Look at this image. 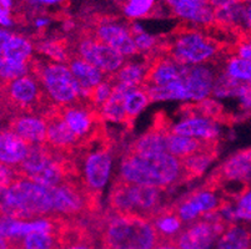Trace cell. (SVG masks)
<instances>
[{"label":"cell","mask_w":251,"mask_h":249,"mask_svg":"<svg viewBox=\"0 0 251 249\" xmlns=\"http://www.w3.org/2000/svg\"><path fill=\"white\" fill-rule=\"evenodd\" d=\"M1 58L29 64L33 59V44L30 40L22 35L11 34L10 38L1 44Z\"/></svg>","instance_id":"obj_25"},{"label":"cell","mask_w":251,"mask_h":249,"mask_svg":"<svg viewBox=\"0 0 251 249\" xmlns=\"http://www.w3.org/2000/svg\"><path fill=\"white\" fill-rule=\"evenodd\" d=\"M219 141H207L195 137L179 136L173 134L168 136V152L179 159L199 154L202 151H218Z\"/></svg>","instance_id":"obj_20"},{"label":"cell","mask_w":251,"mask_h":249,"mask_svg":"<svg viewBox=\"0 0 251 249\" xmlns=\"http://www.w3.org/2000/svg\"><path fill=\"white\" fill-rule=\"evenodd\" d=\"M29 72L39 80L58 106H68L86 100L72 70L65 64L33 58L29 63Z\"/></svg>","instance_id":"obj_7"},{"label":"cell","mask_w":251,"mask_h":249,"mask_svg":"<svg viewBox=\"0 0 251 249\" xmlns=\"http://www.w3.org/2000/svg\"><path fill=\"white\" fill-rule=\"evenodd\" d=\"M114 88H115V86H114L113 82L109 80V77H106L101 84H99L97 88L93 89V90L86 95V100L100 111L101 107L104 106L105 102L108 101L109 97H110L111 93H113Z\"/></svg>","instance_id":"obj_33"},{"label":"cell","mask_w":251,"mask_h":249,"mask_svg":"<svg viewBox=\"0 0 251 249\" xmlns=\"http://www.w3.org/2000/svg\"><path fill=\"white\" fill-rule=\"evenodd\" d=\"M34 24H35V26L38 27V29H42V27L48 26V24H49V19L45 17H38L35 20H34Z\"/></svg>","instance_id":"obj_42"},{"label":"cell","mask_w":251,"mask_h":249,"mask_svg":"<svg viewBox=\"0 0 251 249\" xmlns=\"http://www.w3.org/2000/svg\"><path fill=\"white\" fill-rule=\"evenodd\" d=\"M243 1H244V3H245V4H250V3H251V0H243Z\"/></svg>","instance_id":"obj_45"},{"label":"cell","mask_w":251,"mask_h":249,"mask_svg":"<svg viewBox=\"0 0 251 249\" xmlns=\"http://www.w3.org/2000/svg\"><path fill=\"white\" fill-rule=\"evenodd\" d=\"M1 216L17 221L55 218L51 189L18 176L1 188Z\"/></svg>","instance_id":"obj_2"},{"label":"cell","mask_w":251,"mask_h":249,"mask_svg":"<svg viewBox=\"0 0 251 249\" xmlns=\"http://www.w3.org/2000/svg\"><path fill=\"white\" fill-rule=\"evenodd\" d=\"M0 9H6V10H11L13 8V0H0Z\"/></svg>","instance_id":"obj_43"},{"label":"cell","mask_w":251,"mask_h":249,"mask_svg":"<svg viewBox=\"0 0 251 249\" xmlns=\"http://www.w3.org/2000/svg\"><path fill=\"white\" fill-rule=\"evenodd\" d=\"M151 222L160 237V242H174L184 228V222L175 211L174 205L163 207L152 217Z\"/></svg>","instance_id":"obj_22"},{"label":"cell","mask_w":251,"mask_h":249,"mask_svg":"<svg viewBox=\"0 0 251 249\" xmlns=\"http://www.w3.org/2000/svg\"><path fill=\"white\" fill-rule=\"evenodd\" d=\"M214 249H251V230L246 226L229 223Z\"/></svg>","instance_id":"obj_23"},{"label":"cell","mask_w":251,"mask_h":249,"mask_svg":"<svg viewBox=\"0 0 251 249\" xmlns=\"http://www.w3.org/2000/svg\"><path fill=\"white\" fill-rule=\"evenodd\" d=\"M1 105L4 118L17 115L43 117L56 106L39 80L30 72L19 79L1 82Z\"/></svg>","instance_id":"obj_6"},{"label":"cell","mask_w":251,"mask_h":249,"mask_svg":"<svg viewBox=\"0 0 251 249\" xmlns=\"http://www.w3.org/2000/svg\"><path fill=\"white\" fill-rule=\"evenodd\" d=\"M13 17H11V11L6 9H0V24L1 26L8 27L13 25Z\"/></svg>","instance_id":"obj_40"},{"label":"cell","mask_w":251,"mask_h":249,"mask_svg":"<svg viewBox=\"0 0 251 249\" xmlns=\"http://www.w3.org/2000/svg\"><path fill=\"white\" fill-rule=\"evenodd\" d=\"M168 189L130 183L116 178L109 192L108 212L119 216H136L151 221L163 207Z\"/></svg>","instance_id":"obj_5"},{"label":"cell","mask_w":251,"mask_h":249,"mask_svg":"<svg viewBox=\"0 0 251 249\" xmlns=\"http://www.w3.org/2000/svg\"><path fill=\"white\" fill-rule=\"evenodd\" d=\"M122 9L129 19H143L156 15L159 0H122Z\"/></svg>","instance_id":"obj_30"},{"label":"cell","mask_w":251,"mask_h":249,"mask_svg":"<svg viewBox=\"0 0 251 249\" xmlns=\"http://www.w3.org/2000/svg\"><path fill=\"white\" fill-rule=\"evenodd\" d=\"M4 129L18 135L29 145H43L47 142V123L44 118L33 115H17L8 118Z\"/></svg>","instance_id":"obj_16"},{"label":"cell","mask_w":251,"mask_h":249,"mask_svg":"<svg viewBox=\"0 0 251 249\" xmlns=\"http://www.w3.org/2000/svg\"><path fill=\"white\" fill-rule=\"evenodd\" d=\"M0 145H1V164L11 168L18 167L26 158L31 146L20 138L18 135L6 129H3L1 131Z\"/></svg>","instance_id":"obj_21"},{"label":"cell","mask_w":251,"mask_h":249,"mask_svg":"<svg viewBox=\"0 0 251 249\" xmlns=\"http://www.w3.org/2000/svg\"><path fill=\"white\" fill-rule=\"evenodd\" d=\"M149 102H151L149 95L140 86L129 90V92L126 93V97H125V109H126V125L125 126L127 129H133L136 116L148 106Z\"/></svg>","instance_id":"obj_29"},{"label":"cell","mask_w":251,"mask_h":249,"mask_svg":"<svg viewBox=\"0 0 251 249\" xmlns=\"http://www.w3.org/2000/svg\"><path fill=\"white\" fill-rule=\"evenodd\" d=\"M36 49L42 54L47 55L56 63L67 64L73 52L69 51V45L65 40H51L45 41L36 46Z\"/></svg>","instance_id":"obj_32"},{"label":"cell","mask_w":251,"mask_h":249,"mask_svg":"<svg viewBox=\"0 0 251 249\" xmlns=\"http://www.w3.org/2000/svg\"><path fill=\"white\" fill-rule=\"evenodd\" d=\"M25 1L33 8H39L42 5H59V4L65 3L67 0H25Z\"/></svg>","instance_id":"obj_38"},{"label":"cell","mask_w":251,"mask_h":249,"mask_svg":"<svg viewBox=\"0 0 251 249\" xmlns=\"http://www.w3.org/2000/svg\"><path fill=\"white\" fill-rule=\"evenodd\" d=\"M93 35L124 56H131L140 52L130 31V26L119 24L115 20H100L93 30Z\"/></svg>","instance_id":"obj_14"},{"label":"cell","mask_w":251,"mask_h":249,"mask_svg":"<svg viewBox=\"0 0 251 249\" xmlns=\"http://www.w3.org/2000/svg\"><path fill=\"white\" fill-rule=\"evenodd\" d=\"M229 223L221 212H211L182 228L174 242L180 249H214Z\"/></svg>","instance_id":"obj_8"},{"label":"cell","mask_w":251,"mask_h":249,"mask_svg":"<svg viewBox=\"0 0 251 249\" xmlns=\"http://www.w3.org/2000/svg\"><path fill=\"white\" fill-rule=\"evenodd\" d=\"M179 113L181 115V120L173 125V134L207 141H219L218 122L196 115L190 105H182Z\"/></svg>","instance_id":"obj_15"},{"label":"cell","mask_w":251,"mask_h":249,"mask_svg":"<svg viewBox=\"0 0 251 249\" xmlns=\"http://www.w3.org/2000/svg\"><path fill=\"white\" fill-rule=\"evenodd\" d=\"M215 80L213 70L206 65L188 66L184 75V84L188 92V100L201 101L206 99V96L213 93Z\"/></svg>","instance_id":"obj_18"},{"label":"cell","mask_w":251,"mask_h":249,"mask_svg":"<svg viewBox=\"0 0 251 249\" xmlns=\"http://www.w3.org/2000/svg\"><path fill=\"white\" fill-rule=\"evenodd\" d=\"M216 156H218V151H202L181 159L188 182L193 181L196 177H200L205 172L207 166L216 158Z\"/></svg>","instance_id":"obj_28"},{"label":"cell","mask_w":251,"mask_h":249,"mask_svg":"<svg viewBox=\"0 0 251 249\" xmlns=\"http://www.w3.org/2000/svg\"><path fill=\"white\" fill-rule=\"evenodd\" d=\"M225 202L226 198H219L215 191H210L201 186L173 205L182 222L189 225L211 212H220Z\"/></svg>","instance_id":"obj_11"},{"label":"cell","mask_w":251,"mask_h":249,"mask_svg":"<svg viewBox=\"0 0 251 249\" xmlns=\"http://www.w3.org/2000/svg\"><path fill=\"white\" fill-rule=\"evenodd\" d=\"M47 123V145L65 155H77L81 151V145L67 122L64 121L59 106L52 107L43 116Z\"/></svg>","instance_id":"obj_13"},{"label":"cell","mask_w":251,"mask_h":249,"mask_svg":"<svg viewBox=\"0 0 251 249\" xmlns=\"http://www.w3.org/2000/svg\"><path fill=\"white\" fill-rule=\"evenodd\" d=\"M163 1H164V3L166 4V5H169V4L173 3V1H174V0H163Z\"/></svg>","instance_id":"obj_44"},{"label":"cell","mask_w":251,"mask_h":249,"mask_svg":"<svg viewBox=\"0 0 251 249\" xmlns=\"http://www.w3.org/2000/svg\"><path fill=\"white\" fill-rule=\"evenodd\" d=\"M155 50L184 66L202 65L231 55V46L193 27L176 30L170 40L159 43Z\"/></svg>","instance_id":"obj_3"},{"label":"cell","mask_w":251,"mask_h":249,"mask_svg":"<svg viewBox=\"0 0 251 249\" xmlns=\"http://www.w3.org/2000/svg\"><path fill=\"white\" fill-rule=\"evenodd\" d=\"M101 243L105 249H152L160 243L150 219L136 216H104Z\"/></svg>","instance_id":"obj_4"},{"label":"cell","mask_w":251,"mask_h":249,"mask_svg":"<svg viewBox=\"0 0 251 249\" xmlns=\"http://www.w3.org/2000/svg\"><path fill=\"white\" fill-rule=\"evenodd\" d=\"M148 68V60L144 63H129L123 66L120 70L111 74L109 77L114 86L123 85L129 89H136L141 85Z\"/></svg>","instance_id":"obj_26"},{"label":"cell","mask_w":251,"mask_h":249,"mask_svg":"<svg viewBox=\"0 0 251 249\" xmlns=\"http://www.w3.org/2000/svg\"><path fill=\"white\" fill-rule=\"evenodd\" d=\"M152 249H180L179 247L175 244V242H160L155 248Z\"/></svg>","instance_id":"obj_41"},{"label":"cell","mask_w":251,"mask_h":249,"mask_svg":"<svg viewBox=\"0 0 251 249\" xmlns=\"http://www.w3.org/2000/svg\"><path fill=\"white\" fill-rule=\"evenodd\" d=\"M108 136L85 150L86 156L84 157L83 170H81L84 183L88 186L89 189L98 193H101L102 188L108 182L111 168L113 143L110 142Z\"/></svg>","instance_id":"obj_9"},{"label":"cell","mask_w":251,"mask_h":249,"mask_svg":"<svg viewBox=\"0 0 251 249\" xmlns=\"http://www.w3.org/2000/svg\"><path fill=\"white\" fill-rule=\"evenodd\" d=\"M240 1H243V0H210V4L214 8V10H218V9L230 8V6L240 3Z\"/></svg>","instance_id":"obj_39"},{"label":"cell","mask_w":251,"mask_h":249,"mask_svg":"<svg viewBox=\"0 0 251 249\" xmlns=\"http://www.w3.org/2000/svg\"><path fill=\"white\" fill-rule=\"evenodd\" d=\"M130 31L133 34L134 41H135L136 46H138L139 51L148 52L152 51L159 45V39L155 36L149 35L143 30V27L138 24V23H133L130 26Z\"/></svg>","instance_id":"obj_34"},{"label":"cell","mask_w":251,"mask_h":249,"mask_svg":"<svg viewBox=\"0 0 251 249\" xmlns=\"http://www.w3.org/2000/svg\"><path fill=\"white\" fill-rule=\"evenodd\" d=\"M29 74V64L1 58V82H9Z\"/></svg>","instance_id":"obj_35"},{"label":"cell","mask_w":251,"mask_h":249,"mask_svg":"<svg viewBox=\"0 0 251 249\" xmlns=\"http://www.w3.org/2000/svg\"><path fill=\"white\" fill-rule=\"evenodd\" d=\"M68 66L72 70L73 75L76 79L77 84L80 85L81 90H83L84 96L90 92L94 88H97L99 84H101L106 77H105V72H102L100 68L86 61L81 56L77 54H72V56L68 60Z\"/></svg>","instance_id":"obj_19"},{"label":"cell","mask_w":251,"mask_h":249,"mask_svg":"<svg viewBox=\"0 0 251 249\" xmlns=\"http://www.w3.org/2000/svg\"><path fill=\"white\" fill-rule=\"evenodd\" d=\"M59 230L58 232L31 233V234L24 237L20 241L6 242L13 244L15 247V249H58Z\"/></svg>","instance_id":"obj_27"},{"label":"cell","mask_w":251,"mask_h":249,"mask_svg":"<svg viewBox=\"0 0 251 249\" xmlns=\"http://www.w3.org/2000/svg\"><path fill=\"white\" fill-rule=\"evenodd\" d=\"M231 55L251 61V30H244L237 35L235 44L231 46Z\"/></svg>","instance_id":"obj_37"},{"label":"cell","mask_w":251,"mask_h":249,"mask_svg":"<svg viewBox=\"0 0 251 249\" xmlns=\"http://www.w3.org/2000/svg\"><path fill=\"white\" fill-rule=\"evenodd\" d=\"M116 178L163 189L188 182L181 159L169 152L139 154L129 150L123 155Z\"/></svg>","instance_id":"obj_1"},{"label":"cell","mask_w":251,"mask_h":249,"mask_svg":"<svg viewBox=\"0 0 251 249\" xmlns=\"http://www.w3.org/2000/svg\"><path fill=\"white\" fill-rule=\"evenodd\" d=\"M168 6L175 17L185 22L199 25L215 23V10L210 0H174Z\"/></svg>","instance_id":"obj_17"},{"label":"cell","mask_w":251,"mask_h":249,"mask_svg":"<svg viewBox=\"0 0 251 249\" xmlns=\"http://www.w3.org/2000/svg\"><path fill=\"white\" fill-rule=\"evenodd\" d=\"M237 181L245 186L251 184V147L239 151L214 171L202 187L218 191L227 182Z\"/></svg>","instance_id":"obj_10"},{"label":"cell","mask_w":251,"mask_h":249,"mask_svg":"<svg viewBox=\"0 0 251 249\" xmlns=\"http://www.w3.org/2000/svg\"><path fill=\"white\" fill-rule=\"evenodd\" d=\"M223 71L235 80L251 82V61L245 59L229 55L225 58V66Z\"/></svg>","instance_id":"obj_31"},{"label":"cell","mask_w":251,"mask_h":249,"mask_svg":"<svg viewBox=\"0 0 251 249\" xmlns=\"http://www.w3.org/2000/svg\"><path fill=\"white\" fill-rule=\"evenodd\" d=\"M235 216L236 219L251 221V186H245L236 195Z\"/></svg>","instance_id":"obj_36"},{"label":"cell","mask_w":251,"mask_h":249,"mask_svg":"<svg viewBox=\"0 0 251 249\" xmlns=\"http://www.w3.org/2000/svg\"><path fill=\"white\" fill-rule=\"evenodd\" d=\"M79 56L97 66L105 74H114L124 66L125 56L98 40L93 34L85 35L76 44Z\"/></svg>","instance_id":"obj_12"},{"label":"cell","mask_w":251,"mask_h":249,"mask_svg":"<svg viewBox=\"0 0 251 249\" xmlns=\"http://www.w3.org/2000/svg\"><path fill=\"white\" fill-rule=\"evenodd\" d=\"M131 89L123 85H116L109 100L100 110L102 118L110 122H118L126 125V109H125V97Z\"/></svg>","instance_id":"obj_24"}]
</instances>
